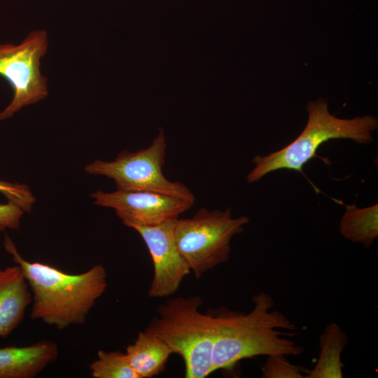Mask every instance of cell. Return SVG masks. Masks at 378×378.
Here are the masks:
<instances>
[{
    "mask_svg": "<svg viewBox=\"0 0 378 378\" xmlns=\"http://www.w3.org/2000/svg\"><path fill=\"white\" fill-rule=\"evenodd\" d=\"M202 304L199 295L169 298L158 306V316L145 330L183 358L186 378H205L213 372L214 321L211 312L200 311Z\"/></svg>",
    "mask_w": 378,
    "mask_h": 378,
    "instance_id": "obj_4",
    "label": "cell"
},
{
    "mask_svg": "<svg viewBox=\"0 0 378 378\" xmlns=\"http://www.w3.org/2000/svg\"><path fill=\"white\" fill-rule=\"evenodd\" d=\"M247 313L223 307L211 311L214 321L211 369H230L239 360L258 356H299L304 349L282 335L297 328L284 314L272 310L273 298L260 292L252 297Z\"/></svg>",
    "mask_w": 378,
    "mask_h": 378,
    "instance_id": "obj_1",
    "label": "cell"
},
{
    "mask_svg": "<svg viewBox=\"0 0 378 378\" xmlns=\"http://www.w3.org/2000/svg\"><path fill=\"white\" fill-rule=\"evenodd\" d=\"M263 378H304L302 370L284 355L268 356L262 368Z\"/></svg>",
    "mask_w": 378,
    "mask_h": 378,
    "instance_id": "obj_16",
    "label": "cell"
},
{
    "mask_svg": "<svg viewBox=\"0 0 378 378\" xmlns=\"http://www.w3.org/2000/svg\"><path fill=\"white\" fill-rule=\"evenodd\" d=\"M166 150V139L162 128H160L148 148L134 153L122 150L113 161L94 160L85 170L113 179L117 190L151 191L195 202L194 194L185 184L171 181L164 176Z\"/></svg>",
    "mask_w": 378,
    "mask_h": 378,
    "instance_id": "obj_6",
    "label": "cell"
},
{
    "mask_svg": "<svg viewBox=\"0 0 378 378\" xmlns=\"http://www.w3.org/2000/svg\"><path fill=\"white\" fill-rule=\"evenodd\" d=\"M307 123L300 136L285 148L265 156L252 159L255 167L246 178L248 183L259 181L267 174L281 169H293L303 174L302 167L316 157L318 148L334 139H350L369 144L373 141L372 133L378 127V120L372 115L340 119L330 113L323 99L310 102L307 105Z\"/></svg>",
    "mask_w": 378,
    "mask_h": 378,
    "instance_id": "obj_3",
    "label": "cell"
},
{
    "mask_svg": "<svg viewBox=\"0 0 378 378\" xmlns=\"http://www.w3.org/2000/svg\"><path fill=\"white\" fill-rule=\"evenodd\" d=\"M89 368L93 378H139L125 353L119 351L99 350Z\"/></svg>",
    "mask_w": 378,
    "mask_h": 378,
    "instance_id": "obj_15",
    "label": "cell"
},
{
    "mask_svg": "<svg viewBox=\"0 0 378 378\" xmlns=\"http://www.w3.org/2000/svg\"><path fill=\"white\" fill-rule=\"evenodd\" d=\"M90 197L95 204L113 209L123 224L129 227L133 225H157L177 219L195 202L151 191L97 190Z\"/></svg>",
    "mask_w": 378,
    "mask_h": 378,
    "instance_id": "obj_8",
    "label": "cell"
},
{
    "mask_svg": "<svg viewBox=\"0 0 378 378\" xmlns=\"http://www.w3.org/2000/svg\"><path fill=\"white\" fill-rule=\"evenodd\" d=\"M248 222L245 216L233 218L231 207L225 211L202 208L191 218L175 220L176 245L196 279L228 261L231 239Z\"/></svg>",
    "mask_w": 378,
    "mask_h": 378,
    "instance_id": "obj_5",
    "label": "cell"
},
{
    "mask_svg": "<svg viewBox=\"0 0 378 378\" xmlns=\"http://www.w3.org/2000/svg\"><path fill=\"white\" fill-rule=\"evenodd\" d=\"M348 343V336L337 323L327 324L319 337V356L306 378H342V353Z\"/></svg>",
    "mask_w": 378,
    "mask_h": 378,
    "instance_id": "obj_13",
    "label": "cell"
},
{
    "mask_svg": "<svg viewBox=\"0 0 378 378\" xmlns=\"http://www.w3.org/2000/svg\"><path fill=\"white\" fill-rule=\"evenodd\" d=\"M24 212L22 208L10 201L7 204H0V231L19 229Z\"/></svg>",
    "mask_w": 378,
    "mask_h": 378,
    "instance_id": "obj_18",
    "label": "cell"
},
{
    "mask_svg": "<svg viewBox=\"0 0 378 378\" xmlns=\"http://www.w3.org/2000/svg\"><path fill=\"white\" fill-rule=\"evenodd\" d=\"M59 355L57 344L41 340L28 346L0 348V378H33Z\"/></svg>",
    "mask_w": 378,
    "mask_h": 378,
    "instance_id": "obj_10",
    "label": "cell"
},
{
    "mask_svg": "<svg viewBox=\"0 0 378 378\" xmlns=\"http://www.w3.org/2000/svg\"><path fill=\"white\" fill-rule=\"evenodd\" d=\"M377 204L365 209L346 205L340 223L341 234L346 239L370 247L378 236Z\"/></svg>",
    "mask_w": 378,
    "mask_h": 378,
    "instance_id": "obj_14",
    "label": "cell"
},
{
    "mask_svg": "<svg viewBox=\"0 0 378 378\" xmlns=\"http://www.w3.org/2000/svg\"><path fill=\"white\" fill-rule=\"evenodd\" d=\"M0 192L20 208L24 211L29 212L36 199L29 188L20 183H12L0 181Z\"/></svg>",
    "mask_w": 378,
    "mask_h": 378,
    "instance_id": "obj_17",
    "label": "cell"
},
{
    "mask_svg": "<svg viewBox=\"0 0 378 378\" xmlns=\"http://www.w3.org/2000/svg\"><path fill=\"white\" fill-rule=\"evenodd\" d=\"M175 220L153 226L130 227L140 234L152 258L154 272L148 289V295L152 298L174 295L191 272L174 241Z\"/></svg>",
    "mask_w": 378,
    "mask_h": 378,
    "instance_id": "obj_9",
    "label": "cell"
},
{
    "mask_svg": "<svg viewBox=\"0 0 378 378\" xmlns=\"http://www.w3.org/2000/svg\"><path fill=\"white\" fill-rule=\"evenodd\" d=\"M4 246L21 267L31 290L33 320L59 330L83 324L106 290L107 273L102 265H95L83 273L69 274L48 264L24 259L7 234Z\"/></svg>",
    "mask_w": 378,
    "mask_h": 378,
    "instance_id": "obj_2",
    "label": "cell"
},
{
    "mask_svg": "<svg viewBox=\"0 0 378 378\" xmlns=\"http://www.w3.org/2000/svg\"><path fill=\"white\" fill-rule=\"evenodd\" d=\"M47 48L48 36L44 30L31 31L18 46L0 44V76L10 83L13 92L11 102L0 113V121L48 95L47 78L39 68Z\"/></svg>",
    "mask_w": 378,
    "mask_h": 378,
    "instance_id": "obj_7",
    "label": "cell"
},
{
    "mask_svg": "<svg viewBox=\"0 0 378 378\" xmlns=\"http://www.w3.org/2000/svg\"><path fill=\"white\" fill-rule=\"evenodd\" d=\"M31 301L21 267L16 264L0 268V337H8L19 326Z\"/></svg>",
    "mask_w": 378,
    "mask_h": 378,
    "instance_id": "obj_11",
    "label": "cell"
},
{
    "mask_svg": "<svg viewBox=\"0 0 378 378\" xmlns=\"http://www.w3.org/2000/svg\"><path fill=\"white\" fill-rule=\"evenodd\" d=\"M125 353L139 378H151L160 374L172 354L163 341L146 330L139 332Z\"/></svg>",
    "mask_w": 378,
    "mask_h": 378,
    "instance_id": "obj_12",
    "label": "cell"
}]
</instances>
